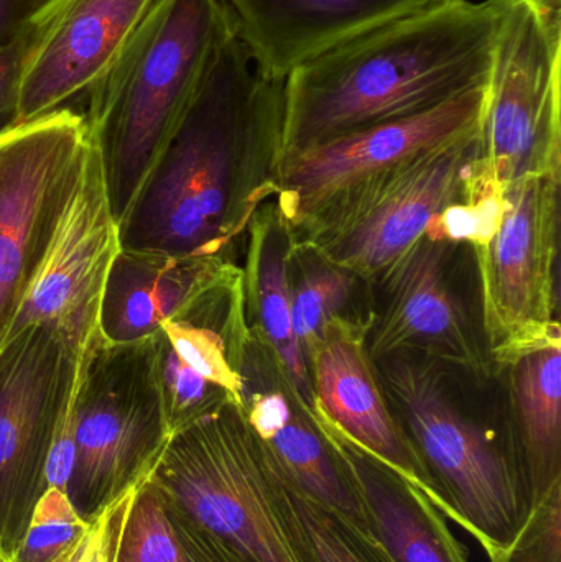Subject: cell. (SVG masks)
Listing matches in <instances>:
<instances>
[{"label":"cell","instance_id":"21","mask_svg":"<svg viewBox=\"0 0 561 562\" xmlns=\"http://www.w3.org/2000/svg\"><path fill=\"white\" fill-rule=\"evenodd\" d=\"M293 236L276 203L259 207L246 231L243 269L244 310L250 336L272 357L293 392L315 406L312 375L292 329L290 256Z\"/></svg>","mask_w":561,"mask_h":562},{"label":"cell","instance_id":"9","mask_svg":"<svg viewBox=\"0 0 561 562\" xmlns=\"http://www.w3.org/2000/svg\"><path fill=\"white\" fill-rule=\"evenodd\" d=\"M561 175L509 187V211L487 246L474 249L483 327L500 366L530 347L561 342Z\"/></svg>","mask_w":561,"mask_h":562},{"label":"cell","instance_id":"24","mask_svg":"<svg viewBox=\"0 0 561 562\" xmlns=\"http://www.w3.org/2000/svg\"><path fill=\"white\" fill-rule=\"evenodd\" d=\"M292 329L308 362L310 352L336 319H371L372 313L356 307L359 291L369 286L355 273L323 259L315 249L293 243L290 256Z\"/></svg>","mask_w":561,"mask_h":562},{"label":"cell","instance_id":"11","mask_svg":"<svg viewBox=\"0 0 561 562\" xmlns=\"http://www.w3.org/2000/svg\"><path fill=\"white\" fill-rule=\"evenodd\" d=\"M79 356L43 326L0 347V557H12L48 488L46 469Z\"/></svg>","mask_w":561,"mask_h":562},{"label":"cell","instance_id":"1","mask_svg":"<svg viewBox=\"0 0 561 562\" xmlns=\"http://www.w3.org/2000/svg\"><path fill=\"white\" fill-rule=\"evenodd\" d=\"M283 88L231 30L119 224L121 249L233 262L254 214L276 198Z\"/></svg>","mask_w":561,"mask_h":562},{"label":"cell","instance_id":"27","mask_svg":"<svg viewBox=\"0 0 561 562\" xmlns=\"http://www.w3.org/2000/svg\"><path fill=\"white\" fill-rule=\"evenodd\" d=\"M112 562H187L164 504L147 482L132 492Z\"/></svg>","mask_w":561,"mask_h":562},{"label":"cell","instance_id":"5","mask_svg":"<svg viewBox=\"0 0 561 562\" xmlns=\"http://www.w3.org/2000/svg\"><path fill=\"white\" fill-rule=\"evenodd\" d=\"M68 418L72 464L65 495L92 525L147 482L170 439L157 334L112 344L98 330L79 357Z\"/></svg>","mask_w":561,"mask_h":562},{"label":"cell","instance_id":"30","mask_svg":"<svg viewBox=\"0 0 561 562\" xmlns=\"http://www.w3.org/2000/svg\"><path fill=\"white\" fill-rule=\"evenodd\" d=\"M131 495L132 492L98 518L89 528L85 540L63 562H112L115 541H117Z\"/></svg>","mask_w":561,"mask_h":562},{"label":"cell","instance_id":"23","mask_svg":"<svg viewBox=\"0 0 561 562\" xmlns=\"http://www.w3.org/2000/svg\"><path fill=\"white\" fill-rule=\"evenodd\" d=\"M536 508L561 479V342L542 344L506 363ZM530 508V510H532Z\"/></svg>","mask_w":561,"mask_h":562},{"label":"cell","instance_id":"29","mask_svg":"<svg viewBox=\"0 0 561 562\" xmlns=\"http://www.w3.org/2000/svg\"><path fill=\"white\" fill-rule=\"evenodd\" d=\"M164 504V502H161ZM187 562H250L233 547L164 505Z\"/></svg>","mask_w":561,"mask_h":562},{"label":"cell","instance_id":"31","mask_svg":"<svg viewBox=\"0 0 561 562\" xmlns=\"http://www.w3.org/2000/svg\"><path fill=\"white\" fill-rule=\"evenodd\" d=\"M23 53L25 29L13 42L0 48V135L15 127Z\"/></svg>","mask_w":561,"mask_h":562},{"label":"cell","instance_id":"17","mask_svg":"<svg viewBox=\"0 0 561 562\" xmlns=\"http://www.w3.org/2000/svg\"><path fill=\"white\" fill-rule=\"evenodd\" d=\"M266 75L283 79L310 59L440 0H221Z\"/></svg>","mask_w":561,"mask_h":562},{"label":"cell","instance_id":"18","mask_svg":"<svg viewBox=\"0 0 561 562\" xmlns=\"http://www.w3.org/2000/svg\"><path fill=\"white\" fill-rule=\"evenodd\" d=\"M240 382V408L267 451L300 487L368 528L361 504L316 425L313 409L293 392L253 336L244 352Z\"/></svg>","mask_w":561,"mask_h":562},{"label":"cell","instance_id":"4","mask_svg":"<svg viewBox=\"0 0 561 562\" xmlns=\"http://www.w3.org/2000/svg\"><path fill=\"white\" fill-rule=\"evenodd\" d=\"M147 484L250 562H318L260 439L229 402L171 432Z\"/></svg>","mask_w":561,"mask_h":562},{"label":"cell","instance_id":"6","mask_svg":"<svg viewBox=\"0 0 561 562\" xmlns=\"http://www.w3.org/2000/svg\"><path fill=\"white\" fill-rule=\"evenodd\" d=\"M405 435L434 477L447 515L467 528L491 562L513 553L529 512L504 452L455 400L441 366L420 357L375 362Z\"/></svg>","mask_w":561,"mask_h":562},{"label":"cell","instance_id":"25","mask_svg":"<svg viewBox=\"0 0 561 562\" xmlns=\"http://www.w3.org/2000/svg\"><path fill=\"white\" fill-rule=\"evenodd\" d=\"M267 454L316 561L394 562L369 528L313 497L269 451Z\"/></svg>","mask_w":561,"mask_h":562},{"label":"cell","instance_id":"19","mask_svg":"<svg viewBox=\"0 0 561 562\" xmlns=\"http://www.w3.org/2000/svg\"><path fill=\"white\" fill-rule=\"evenodd\" d=\"M366 525L394 562H470L445 520L441 495L384 464L313 412Z\"/></svg>","mask_w":561,"mask_h":562},{"label":"cell","instance_id":"28","mask_svg":"<svg viewBox=\"0 0 561 562\" xmlns=\"http://www.w3.org/2000/svg\"><path fill=\"white\" fill-rule=\"evenodd\" d=\"M85 524L58 488H46L9 562H63L85 540Z\"/></svg>","mask_w":561,"mask_h":562},{"label":"cell","instance_id":"14","mask_svg":"<svg viewBox=\"0 0 561 562\" xmlns=\"http://www.w3.org/2000/svg\"><path fill=\"white\" fill-rule=\"evenodd\" d=\"M160 0H49L25 25L16 125L88 101Z\"/></svg>","mask_w":561,"mask_h":562},{"label":"cell","instance_id":"26","mask_svg":"<svg viewBox=\"0 0 561 562\" xmlns=\"http://www.w3.org/2000/svg\"><path fill=\"white\" fill-rule=\"evenodd\" d=\"M509 206V188L494 177L480 154L463 196L431 221L425 236L457 246L470 244L473 249L487 246L503 226Z\"/></svg>","mask_w":561,"mask_h":562},{"label":"cell","instance_id":"13","mask_svg":"<svg viewBox=\"0 0 561 562\" xmlns=\"http://www.w3.org/2000/svg\"><path fill=\"white\" fill-rule=\"evenodd\" d=\"M119 250L101 160L89 140L75 190L7 339L29 326L48 327L81 357L98 334L102 293Z\"/></svg>","mask_w":561,"mask_h":562},{"label":"cell","instance_id":"16","mask_svg":"<svg viewBox=\"0 0 561 562\" xmlns=\"http://www.w3.org/2000/svg\"><path fill=\"white\" fill-rule=\"evenodd\" d=\"M372 319H336L310 352L313 412L379 461L441 495L395 416L369 356Z\"/></svg>","mask_w":561,"mask_h":562},{"label":"cell","instance_id":"3","mask_svg":"<svg viewBox=\"0 0 561 562\" xmlns=\"http://www.w3.org/2000/svg\"><path fill=\"white\" fill-rule=\"evenodd\" d=\"M231 30L221 0H160L89 94V140L117 226Z\"/></svg>","mask_w":561,"mask_h":562},{"label":"cell","instance_id":"15","mask_svg":"<svg viewBox=\"0 0 561 562\" xmlns=\"http://www.w3.org/2000/svg\"><path fill=\"white\" fill-rule=\"evenodd\" d=\"M455 249L457 244L424 236L379 281L384 306L374 311L368 333L374 363L411 356L476 376L487 372L476 330L451 283Z\"/></svg>","mask_w":561,"mask_h":562},{"label":"cell","instance_id":"22","mask_svg":"<svg viewBox=\"0 0 561 562\" xmlns=\"http://www.w3.org/2000/svg\"><path fill=\"white\" fill-rule=\"evenodd\" d=\"M165 349L240 405V367L250 339L243 270L214 284L158 330Z\"/></svg>","mask_w":561,"mask_h":562},{"label":"cell","instance_id":"12","mask_svg":"<svg viewBox=\"0 0 561 562\" xmlns=\"http://www.w3.org/2000/svg\"><path fill=\"white\" fill-rule=\"evenodd\" d=\"M486 86L424 114L283 155L277 167V210L295 229L358 184L478 134Z\"/></svg>","mask_w":561,"mask_h":562},{"label":"cell","instance_id":"7","mask_svg":"<svg viewBox=\"0 0 561 562\" xmlns=\"http://www.w3.org/2000/svg\"><path fill=\"white\" fill-rule=\"evenodd\" d=\"M481 160L506 184L561 175V0H493Z\"/></svg>","mask_w":561,"mask_h":562},{"label":"cell","instance_id":"32","mask_svg":"<svg viewBox=\"0 0 561 562\" xmlns=\"http://www.w3.org/2000/svg\"><path fill=\"white\" fill-rule=\"evenodd\" d=\"M29 22L20 0H0V48L9 45L25 29Z\"/></svg>","mask_w":561,"mask_h":562},{"label":"cell","instance_id":"8","mask_svg":"<svg viewBox=\"0 0 561 562\" xmlns=\"http://www.w3.org/2000/svg\"><path fill=\"white\" fill-rule=\"evenodd\" d=\"M480 154L478 132L358 184L290 229L323 259L375 288L431 221L463 196Z\"/></svg>","mask_w":561,"mask_h":562},{"label":"cell","instance_id":"20","mask_svg":"<svg viewBox=\"0 0 561 562\" xmlns=\"http://www.w3.org/2000/svg\"><path fill=\"white\" fill-rule=\"evenodd\" d=\"M239 272L231 260L121 249L102 293L99 333L112 344L148 339L204 291Z\"/></svg>","mask_w":561,"mask_h":562},{"label":"cell","instance_id":"33","mask_svg":"<svg viewBox=\"0 0 561 562\" xmlns=\"http://www.w3.org/2000/svg\"><path fill=\"white\" fill-rule=\"evenodd\" d=\"M48 2L49 0H20L23 10H25L26 16H29V20L32 19V16L35 15L40 9H43V7H45Z\"/></svg>","mask_w":561,"mask_h":562},{"label":"cell","instance_id":"2","mask_svg":"<svg viewBox=\"0 0 561 562\" xmlns=\"http://www.w3.org/2000/svg\"><path fill=\"white\" fill-rule=\"evenodd\" d=\"M493 0H440L293 69L283 88V155L424 114L490 81Z\"/></svg>","mask_w":561,"mask_h":562},{"label":"cell","instance_id":"10","mask_svg":"<svg viewBox=\"0 0 561 562\" xmlns=\"http://www.w3.org/2000/svg\"><path fill=\"white\" fill-rule=\"evenodd\" d=\"M88 147V124L76 109L0 135V347L45 259Z\"/></svg>","mask_w":561,"mask_h":562},{"label":"cell","instance_id":"34","mask_svg":"<svg viewBox=\"0 0 561 562\" xmlns=\"http://www.w3.org/2000/svg\"><path fill=\"white\" fill-rule=\"evenodd\" d=\"M0 562H9L5 560V558L0 557Z\"/></svg>","mask_w":561,"mask_h":562}]
</instances>
